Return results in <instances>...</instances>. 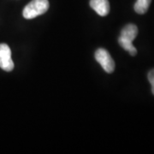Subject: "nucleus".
<instances>
[{"mask_svg": "<svg viewBox=\"0 0 154 154\" xmlns=\"http://www.w3.org/2000/svg\"><path fill=\"white\" fill-rule=\"evenodd\" d=\"M49 9L48 0H32L24 8L22 15L25 19H33L45 14Z\"/></svg>", "mask_w": 154, "mask_h": 154, "instance_id": "obj_2", "label": "nucleus"}, {"mask_svg": "<svg viewBox=\"0 0 154 154\" xmlns=\"http://www.w3.org/2000/svg\"><path fill=\"white\" fill-rule=\"evenodd\" d=\"M152 3V0H137L136 3L134 4V11L138 14H145L148 11L149 6Z\"/></svg>", "mask_w": 154, "mask_h": 154, "instance_id": "obj_6", "label": "nucleus"}, {"mask_svg": "<svg viewBox=\"0 0 154 154\" xmlns=\"http://www.w3.org/2000/svg\"><path fill=\"white\" fill-rule=\"evenodd\" d=\"M14 66L11 48L8 45L0 44V68L5 71L10 72L13 70Z\"/></svg>", "mask_w": 154, "mask_h": 154, "instance_id": "obj_4", "label": "nucleus"}, {"mask_svg": "<svg viewBox=\"0 0 154 154\" xmlns=\"http://www.w3.org/2000/svg\"><path fill=\"white\" fill-rule=\"evenodd\" d=\"M95 59L107 73H112L115 70V62L110 53L103 48H99L95 51Z\"/></svg>", "mask_w": 154, "mask_h": 154, "instance_id": "obj_3", "label": "nucleus"}, {"mask_svg": "<svg viewBox=\"0 0 154 154\" xmlns=\"http://www.w3.org/2000/svg\"><path fill=\"white\" fill-rule=\"evenodd\" d=\"M148 80L152 85V93L154 95V69H152L148 73Z\"/></svg>", "mask_w": 154, "mask_h": 154, "instance_id": "obj_7", "label": "nucleus"}, {"mask_svg": "<svg viewBox=\"0 0 154 154\" xmlns=\"http://www.w3.org/2000/svg\"><path fill=\"white\" fill-rule=\"evenodd\" d=\"M91 8L101 17H105L110 12V4L108 0H90Z\"/></svg>", "mask_w": 154, "mask_h": 154, "instance_id": "obj_5", "label": "nucleus"}, {"mask_svg": "<svg viewBox=\"0 0 154 154\" xmlns=\"http://www.w3.org/2000/svg\"><path fill=\"white\" fill-rule=\"evenodd\" d=\"M138 28L134 24H128L122 28L121 35L118 38V43L123 49L128 51L131 56L137 54V50L133 45V40L136 38Z\"/></svg>", "mask_w": 154, "mask_h": 154, "instance_id": "obj_1", "label": "nucleus"}]
</instances>
